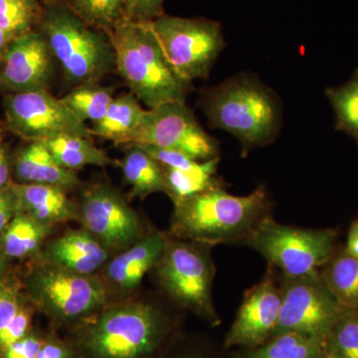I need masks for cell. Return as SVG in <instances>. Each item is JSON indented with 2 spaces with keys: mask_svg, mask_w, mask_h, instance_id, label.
<instances>
[{
  "mask_svg": "<svg viewBox=\"0 0 358 358\" xmlns=\"http://www.w3.org/2000/svg\"><path fill=\"white\" fill-rule=\"evenodd\" d=\"M270 210L263 185L246 196L229 194L223 185L217 186L174 203L171 235L208 246L245 244Z\"/></svg>",
  "mask_w": 358,
  "mask_h": 358,
  "instance_id": "1",
  "label": "cell"
},
{
  "mask_svg": "<svg viewBox=\"0 0 358 358\" xmlns=\"http://www.w3.org/2000/svg\"><path fill=\"white\" fill-rule=\"evenodd\" d=\"M115 53V71L131 93L148 109L183 101L190 83L174 72L152 23L124 20L109 33Z\"/></svg>",
  "mask_w": 358,
  "mask_h": 358,
  "instance_id": "2",
  "label": "cell"
},
{
  "mask_svg": "<svg viewBox=\"0 0 358 358\" xmlns=\"http://www.w3.org/2000/svg\"><path fill=\"white\" fill-rule=\"evenodd\" d=\"M40 23L54 59L72 86L98 83L115 70L109 34L86 24L67 6H47Z\"/></svg>",
  "mask_w": 358,
  "mask_h": 358,
  "instance_id": "3",
  "label": "cell"
},
{
  "mask_svg": "<svg viewBox=\"0 0 358 358\" xmlns=\"http://www.w3.org/2000/svg\"><path fill=\"white\" fill-rule=\"evenodd\" d=\"M202 108L211 126L234 134L244 152L271 143L279 129V109L270 90L247 76L206 91Z\"/></svg>",
  "mask_w": 358,
  "mask_h": 358,
  "instance_id": "4",
  "label": "cell"
},
{
  "mask_svg": "<svg viewBox=\"0 0 358 358\" xmlns=\"http://www.w3.org/2000/svg\"><path fill=\"white\" fill-rule=\"evenodd\" d=\"M164 313L147 303L115 306L100 313L82 338L92 358H150L169 333Z\"/></svg>",
  "mask_w": 358,
  "mask_h": 358,
  "instance_id": "5",
  "label": "cell"
},
{
  "mask_svg": "<svg viewBox=\"0 0 358 358\" xmlns=\"http://www.w3.org/2000/svg\"><path fill=\"white\" fill-rule=\"evenodd\" d=\"M338 231L306 229L264 218L246 243L284 277L296 278L317 272L338 252Z\"/></svg>",
  "mask_w": 358,
  "mask_h": 358,
  "instance_id": "6",
  "label": "cell"
},
{
  "mask_svg": "<svg viewBox=\"0 0 358 358\" xmlns=\"http://www.w3.org/2000/svg\"><path fill=\"white\" fill-rule=\"evenodd\" d=\"M209 247L176 238L169 239L155 268L162 288L176 303L217 326L220 319L212 301L215 268Z\"/></svg>",
  "mask_w": 358,
  "mask_h": 358,
  "instance_id": "7",
  "label": "cell"
},
{
  "mask_svg": "<svg viewBox=\"0 0 358 358\" xmlns=\"http://www.w3.org/2000/svg\"><path fill=\"white\" fill-rule=\"evenodd\" d=\"M150 23L167 61L179 78L192 83L197 78L208 77L224 48L219 23L166 14Z\"/></svg>",
  "mask_w": 358,
  "mask_h": 358,
  "instance_id": "8",
  "label": "cell"
},
{
  "mask_svg": "<svg viewBox=\"0 0 358 358\" xmlns=\"http://www.w3.org/2000/svg\"><path fill=\"white\" fill-rule=\"evenodd\" d=\"M26 288L37 307L60 322L91 315L108 300L107 289L99 280L48 264L30 273Z\"/></svg>",
  "mask_w": 358,
  "mask_h": 358,
  "instance_id": "9",
  "label": "cell"
},
{
  "mask_svg": "<svg viewBox=\"0 0 358 358\" xmlns=\"http://www.w3.org/2000/svg\"><path fill=\"white\" fill-rule=\"evenodd\" d=\"M280 288L281 312L273 336L296 333L326 339L345 310L327 288L320 271L303 277L282 275Z\"/></svg>",
  "mask_w": 358,
  "mask_h": 358,
  "instance_id": "10",
  "label": "cell"
},
{
  "mask_svg": "<svg viewBox=\"0 0 358 358\" xmlns=\"http://www.w3.org/2000/svg\"><path fill=\"white\" fill-rule=\"evenodd\" d=\"M129 143L176 150L205 162L218 157V143L200 126L183 101L145 110Z\"/></svg>",
  "mask_w": 358,
  "mask_h": 358,
  "instance_id": "11",
  "label": "cell"
},
{
  "mask_svg": "<svg viewBox=\"0 0 358 358\" xmlns=\"http://www.w3.org/2000/svg\"><path fill=\"white\" fill-rule=\"evenodd\" d=\"M4 109L8 129L25 140L44 141L62 136L91 140L86 122L48 90L13 94L6 99Z\"/></svg>",
  "mask_w": 358,
  "mask_h": 358,
  "instance_id": "12",
  "label": "cell"
},
{
  "mask_svg": "<svg viewBox=\"0 0 358 358\" xmlns=\"http://www.w3.org/2000/svg\"><path fill=\"white\" fill-rule=\"evenodd\" d=\"M78 213L86 230L110 252H122L141 238L138 216L112 186L98 185L86 190Z\"/></svg>",
  "mask_w": 358,
  "mask_h": 358,
  "instance_id": "13",
  "label": "cell"
},
{
  "mask_svg": "<svg viewBox=\"0 0 358 358\" xmlns=\"http://www.w3.org/2000/svg\"><path fill=\"white\" fill-rule=\"evenodd\" d=\"M282 307L281 288L268 272L244 294L236 317L224 341V348H258L274 334Z\"/></svg>",
  "mask_w": 358,
  "mask_h": 358,
  "instance_id": "14",
  "label": "cell"
},
{
  "mask_svg": "<svg viewBox=\"0 0 358 358\" xmlns=\"http://www.w3.org/2000/svg\"><path fill=\"white\" fill-rule=\"evenodd\" d=\"M53 54L41 32L13 39L1 62L0 86L16 93L48 90L53 76Z\"/></svg>",
  "mask_w": 358,
  "mask_h": 358,
  "instance_id": "15",
  "label": "cell"
},
{
  "mask_svg": "<svg viewBox=\"0 0 358 358\" xmlns=\"http://www.w3.org/2000/svg\"><path fill=\"white\" fill-rule=\"evenodd\" d=\"M45 262L53 267L91 275L105 265L110 251L89 231L71 230L48 242L42 251Z\"/></svg>",
  "mask_w": 358,
  "mask_h": 358,
  "instance_id": "16",
  "label": "cell"
},
{
  "mask_svg": "<svg viewBox=\"0 0 358 358\" xmlns=\"http://www.w3.org/2000/svg\"><path fill=\"white\" fill-rule=\"evenodd\" d=\"M169 238L160 232L141 237L108 263L105 275L115 289L131 292L138 289L147 273L157 267L164 255Z\"/></svg>",
  "mask_w": 358,
  "mask_h": 358,
  "instance_id": "17",
  "label": "cell"
},
{
  "mask_svg": "<svg viewBox=\"0 0 358 358\" xmlns=\"http://www.w3.org/2000/svg\"><path fill=\"white\" fill-rule=\"evenodd\" d=\"M18 183L55 186L70 192L80 185L76 173L60 166L43 141H31L13 160Z\"/></svg>",
  "mask_w": 358,
  "mask_h": 358,
  "instance_id": "18",
  "label": "cell"
},
{
  "mask_svg": "<svg viewBox=\"0 0 358 358\" xmlns=\"http://www.w3.org/2000/svg\"><path fill=\"white\" fill-rule=\"evenodd\" d=\"M18 210L46 225L78 220V207L67 196V192L55 186L10 183Z\"/></svg>",
  "mask_w": 358,
  "mask_h": 358,
  "instance_id": "19",
  "label": "cell"
},
{
  "mask_svg": "<svg viewBox=\"0 0 358 358\" xmlns=\"http://www.w3.org/2000/svg\"><path fill=\"white\" fill-rule=\"evenodd\" d=\"M143 110L133 93L114 98L101 121L90 129L92 136L113 141L115 143H129L131 134L138 128Z\"/></svg>",
  "mask_w": 358,
  "mask_h": 358,
  "instance_id": "20",
  "label": "cell"
},
{
  "mask_svg": "<svg viewBox=\"0 0 358 358\" xmlns=\"http://www.w3.org/2000/svg\"><path fill=\"white\" fill-rule=\"evenodd\" d=\"M51 231L52 226L18 212L0 234V249L8 259L28 258L39 252Z\"/></svg>",
  "mask_w": 358,
  "mask_h": 358,
  "instance_id": "21",
  "label": "cell"
},
{
  "mask_svg": "<svg viewBox=\"0 0 358 358\" xmlns=\"http://www.w3.org/2000/svg\"><path fill=\"white\" fill-rule=\"evenodd\" d=\"M121 166L133 196L145 199L152 193H166L164 167L141 145H133L129 148Z\"/></svg>",
  "mask_w": 358,
  "mask_h": 358,
  "instance_id": "22",
  "label": "cell"
},
{
  "mask_svg": "<svg viewBox=\"0 0 358 358\" xmlns=\"http://www.w3.org/2000/svg\"><path fill=\"white\" fill-rule=\"evenodd\" d=\"M44 145L61 166L75 171L87 166L105 167L114 164L109 155L90 138L62 136L44 141Z\"/></svg>",
  "mask_w": 358,
  "mask_h": 358,
  "instance_id": "23",
  "label": "cell"
},
{
  "mask_svg": "<svg viewBox=\"0 0 358 358\" xmlns=\"http://www.w3.org/2000/svg\"><path fill=\"white\" fill-rule=\"evenodd\" d=\"M322 279L345 308H358V259L338 250L320 270Z\"/></svg>",
  "mask_w": 358,
  "mask_h": 358,
  "instance_id": "24",
  "label": "cell"
},
{
  "mask_svg": "<svg viewBox=\"0 0 358 358\" xmlns=\"http://www.w3.org/2000/svg\"><path fill=\"white\" fill-rule=\"evenodd\" d=\"M326 339L296 333L275 334L243 358H319L326 352Z\"/></svg>",
  "mask_w": 358,
  "mask_h": 358,
  "instance_id": "25",
  "label": "cell"
},
{
  "mask_svg": "<svg viewBox=\"0 0 358 358\" xmlns=\"http://www.w3.org/2000/svg\"><path fill=\"white\" fill-rule=\"evenodd\" d=\"M62 100L81 121L95 124L103 119L114 100V90L98 83L81 85L75 87Z\"/></svg>",
  "mask_w": 358,
  "mask_h": 358,
  "instance_id": "26",
  "label": "cell"
},
{
  "mask_svg": "<svg viewBox=\"0 0 358 358\" xmlns=\"http://www.w3.org/2000/svg\"><path fill=\"white\" fill-rule=\"evenodd\" d=\"M68 7L86 24L106 33L126 20V0H68Z\"/></svg>",
  "mask_w": 358,
  "mask_h": 358,
  "instance_id": "27",
  "label": "cell"
},
{
  "mask_svg": "<svg viewBox=\"0 0 358 358\" xmlns=\"http://www.w3.org/2000/svg\"><path fill=\"white\" fill-rule=\"evenodd\" d=\"M336 114V129L352 136L358 145V68L350 81L327 90Z\"/></svg>",
  "mask_w": 358,
  "mask_h": 358,
  "instance_id": "28",
  "label": "cell"
},
{
  "mask_svg": "<svg viewBox=\"0 0 358 358\" xmlns=\"http://www.w3.org/2000/svg\"><path fill=\"white\" fill-rule=\"evenodd\" d=\"M41 0H0V27L13 41L33 31L35 23L41 22L44 9Z\"/></svg>",
  "mask_w": 358,
  "mask_h": 358,
  "instance_id": "29",
  "label": "cell"
},
{
  "mask_svg": "<svg viewBox=\"0 0 358 358\" xmlns=\"http://www.w3.org/2000/svg\"><path fill=\"white\" fill-rule=\"evenodd\" d=\"M162 167L166 179V193L173 203L223 185L217 173H188L171 167Z\"/></svg>",
  "mask_w": 358,
  "mask_h": 358,
  "instance_id": "30",
  "label": "cell"
},
{
  "mask_svg": "<svg viewBox=\"0 0 358 358\" xmlns=\"http://www.w3.org/2000/svg\"><path fill=\"white\" fill-rule=\"evenodd\" d=\"M327 350L339 358H358V308H345L326 338Z\"/></svg>",
  "mask_w": 358,
  "mask_h": 358,
  "instance_id": "31",
  "label": "cell"
},
{
  "mask_svg": "<svg viewBox=\"0 0 358 358\" xmlns=\"http://www.w3.org/2000/svg\"><path fill=\"white\" fill-rule=\"evenodd\" d=\"M31 320V310L22 305L13 319L0 331V352H6L9 346L27 336Z\"/></svg>",
  "mask_w": 358,
  "mask_h": 358,
  "instance_id": "32",
  "label": "cell"
},
{
  "mask_svg": "<svg viewBox=\"0 0 358 358\" xmlns=\"http://www.w3.org/2000/svg\"><path fill=\"white\" fill-rule=\"evenodd\" d=\"M21 307L22 296L20 285L6 280L0 284V331L13 319Z\"/></svg>",
  "mask_w": 358,
  "mask_h": 358,
  "instance_id": "33",
  "label": "cell"
},
{
  "mask_svg": "<svg viewBox=\"0 0 358 358\" xmlns=\"http://www.w3.org/2000/svg\"><path fill=\"white\" fill-rule=\"evenodd\" d=\"M128 20L152 22L164 15V0H126Z\"/></svg>",
  "mask_w": 358,
  "mask_h": 358,
  "instance_id": "34",
  "label": "cell"
},
{
  "mask_svg": "<svg viewBox=\"0 0 358 358\" xmlns=\"http://www.w3.org/2000/svg\"><path fill=\"white\" fill-rule=\"evenodd\" d=\"M43 343L38 336L27 334L7 348L3 352L4 358H37Z\"/></svg>",
  "mask_w": 358,
  "mask_h": 358,
  "instance_id": "35",
  "label": "cell"
},
{
  "mask_svg": "<svg viewBox=\"0 0 358 358\" xmlns=\"http://www.w3.org/2000/svg\"><path fill=\"white\" fill-rule=\"evenodd\" d=\"M18 212L17 201L9 185L0 190V234Z\"/></svg>",
  "mask_w": 358,
  "mask_h": 358,
  "instance_id": "36",
  "label": "cell"
},
{
  "mask_svg": "<svg viewBox=\"0 0 358 358\" xmlns=\"http://www.w3.org/2000/svg\"><path fill=\"white\" fill-rule=\"evenodd\" d=\"M37 358H74V355L72 350L63 343L52 341L43 343Z\"/></svg>",
  "mask_w": 358,
  "mask_h": 358,
  "instance_id": "37",
  "label": "cell"
},
{
  "mask_svg": "<svg viewBox=\"0 0 358 358\" xmlns=\"http://www.w3.org/2000/svg\"><path fill=\"white\" fill-rule=\"evenodd\" d=\"M11 167H13V159L9 157L6 148L0 147V190L4 189L10 185Z\"/></svg>",
  "mask_w": 358,
  "mask_h": 358,
  "instance_id": "38",
  "label": "cell"
},
{
  "mask_svg": "<svg viewBox=\"0 0 358 358\" xmlns=\"http://www.w3.org/2000/svg\"><path fill=\"white\" fill-rule=\"evenodd\" d=\"M348 255L358 259V218L352 221L348 230L345 248L343 249Z\"/></svg>",
  "mask_w": 358,
  "mask_h": 358,
  "instance_id": "39",
  "label": "cell"
},
{
  "mask_svg": "<svg viewBox=\"0 0 358 358\" xmlns=\"http://www.w3.org/2000/svg\"><path fill=\"white\" fill-rule=\"evenodd\" d=\"M11 40L9 39V37L7 36L6 32L2 30V28L0 27V62H1L2 59H3L4 55H6V52L7 48H8L9 44H10Z\"/></svg>",
  "mask_w": 358,
  "mask_h": 358,
  "instance_id": "40",
  "label": "cell"
},
{
  "mask_svg": "<svg viewBox=\"0 0 358 358\" xmlns=\"http://www.w3.org/2000/svg\"><path fill=\"white\" fill-rule=\"evenodd\" d=\"M8 260L6 254L0 249V284L6 281L7 267H8Z\"/></svg>",
  "mask_w": 358,
  "mask_h": 358,
  "instance_id": "41",
  "label": "cell"
},
{
  "mask_svg": "<svg viewBox=\"0 0 358 358\" xmlns=\"http://www.w3.org/2000/svg\"><path fill=\"white\" fill-rule=\"evenodd\" d=\"M319 358H339L338 355H334V353L329 352V350H326V352L320 357Z\"/></svg>",
  "mask_w": 358,
  "mask_h": 358,
  "instance_id": "42",
  "label": "cell"
},
{
  "mask_svg": "<svg viewBox=\"0 0 358 358\" xmlns=\"http://www.w3.org/2000/svg\"><path fill=\"white\" fill-rule=\"evenodd\" d=\"M42 2H44L46 6H51V4H59L60 1L59 0H41Z\"/></svg>",
  "mask_w": 358,
  "mask_h": 358,
  "instance_id": "43",
  "label": "cell"
},
{
  "mask_svg": "<svg viewBox=\"0 0 358 358\" xmlns=\"http://www.w3.org/2000/svg\"><path fill=\"white\" fill-rule=\"evenodd\" d=\"M178 358H207V357H178ZM222 358H226V357H222Z\"/></svg>",
  "mask_w": 358,
  "mask_h": 358,
  "instance_id": "44",
  "label": "cell"
}]
</instances>
